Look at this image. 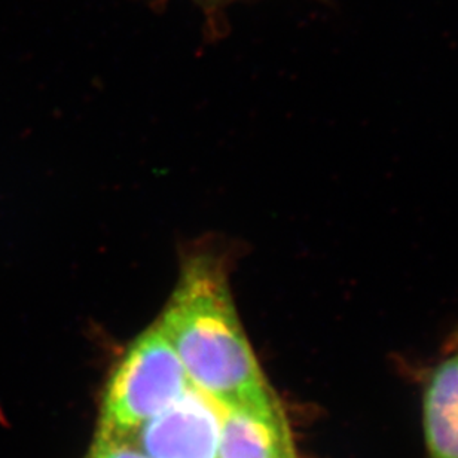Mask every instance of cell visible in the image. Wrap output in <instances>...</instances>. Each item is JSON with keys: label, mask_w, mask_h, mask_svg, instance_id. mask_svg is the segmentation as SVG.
<instances>
[{"label": "cell", "mask_w": 458, "mask_h": 458, "mask_svg": "<svg viewBox=\"0 0 458 458\" xmlns=\"http://www.w3.org/2000/svg\"><path fill=\"white\" fill-rule=\"evenodd\" d=\"M195 387L224 405L278 401L233 307L225 267L212 253L191 256L158 323Z\"/></svg>", "instance_id": "cell-1"}, {"label": "cell", "mask_w": 458, "mask_h": 458, "mask_svg": "<svg viewBox=\"0 0 458 458\" xmlns=\"http://www.w3.org/2000/svg\"><path fill=\"white\" fill-rule=\"evenodd\" d=\"M191 381L172 345L154 325L137 336L114 366L103 397L98 435L114 437L174 403Z\"/></svg>", "instance_id": "cell-2"}, {"label": "cell", "mask_w": 458, "mask_h": 458, "mask_svg": "<svg viewBox=\"0 0 458 458\" xmlns=\"http://www.w3.org/2000/svg\"><path fill=\"white\" fill-rule=\"evenodd\" d=\"M191 383L174 403L128 432L107 437L149 458H219L229 410Z\"/></svg>", "instance_id": "cell-3"}, {"label": "cell", "mask_w": 458, "mask_h": 458, "mask_svg": "<svg viewBox=\"0 0 458 458\" xmlns=\"http://www.w3.org/2000/svg\"><path fill=\"white\" fill-rule=\"evenodd\" d=\"M424 458H458V345L420 378Z\"/></svg>", "instance_id": "cell-4"}, {"label": "cell", "mask_w": 458, "mask_h": 458, "mask_svg": "<svg viewBox=\"0 0 458 458\" xmlns=\"http://www.w3.org/2000/svg\"><path fill=\"white\" fill-rule=\"evenodd\" d=\"M219 458H300L280 401L231 408L222 428Z\"/></svg>", "instance_id": "cell-5"}, {"label": "cell", "mask_w": 458, "mask_h": 458, "mask_svg": "<svg viewBox=\"0 0 458 458\" xmlns=\"http://www.w3.org/2000/svg\"><path fill=\"white\" fill-rule=\"evenodd\" d=\"M87 458H149L136 448L123 444V442L107 439V437H96L91 450Z\"/></svg>", "instance_id": "cell-6"}]
</instances>
